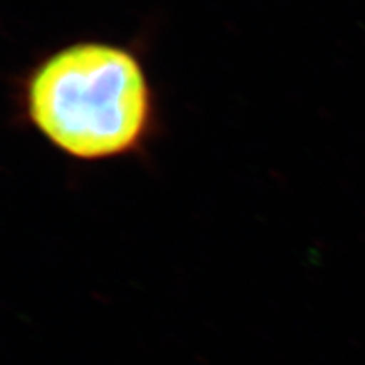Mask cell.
<instances>
[{"mask_svg":"<svg viewBox=\"0 0 365 365\" xmlns=\"http://www.w3.org/2000/svg\"><path fill=\"white\" fill-rule=\"evenodd\" d=\"M17 119L84 163L140 155L160 134L155 86L131 44L79 38L32 63L16 83Z\"/></svg>","mask_w":365,"mask_h":365,"instance_id":"obj_1","label":"cell"}]
</instances>
